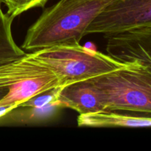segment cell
Returning <instances> with one entry per match:
<instances>
[{"instance_id": "6da1fadb", "label": "cell", "mask_w": 151, "mask_h": 151, "mask_svg": "<svg viewBox=\"0 0 151 151\" xmlns=\"http://www.w3.org/2000/svg\"><path fill=\"white\" fill-rule=\"evenodd\" d=\"M113 0H60L28 29L22 48L38 50L80 44L91 22Z\"/></svg>"}, {"instance_id": "7a4b0ae2", "label": "cell", "mask_w": 151, "mask_h": 151, "mask_svg": "<svg viewBox=\"0 0 151 151\" xmlns=\"http://www.w3.org/2000/svg\"><path fill=\"white\" fill-rule=\"evenodd\" d=\"M106 111L136 112L151 116V71L137 63L91 78Z\"/></svg>"}, {"instance_id": "3957f363", "label": "cell", "mask_w": 151, "mask_h": 151, "mask_svg": "<svg viewBox=\"0 0 151 151\" xmlns=\"http://www.w3.org/2000/svg\"><path fill=\"white\" fill-rule=\"evenodd\" d=\"M32 55L56 74L61 87L109 73L126 64L80 44L47 47L35 50Z\"/></svg>"}, {"instance_id": "277c9868", "label": "cell", "mask_w": 151, "mask_h": 151, "mask_svg": "<svg viewBox=\"0 0 151 151\" xmlns=\"http://www.w3.org/2000/svg\"><path fill=\"white\" fill-rule=\"evenodd\" d=\"M61 87L53 71L34 58L32 53L0 65V88L8 89L0 106L16 109L32 97Z\"/></svg>"}, {"instance_id": "5b68a950", "label": "cell", "mask_w": 151, "mask_h": 151, "mask_svg": "<svg viewBox=\"0 0 151 151\" xmlns=\"http://www.w3.org/2000/svg\"><path fill=\"white\" fill-rule=\"evenodd\" d=\"M151 23V0H113L91 22L88 34L119 33Z\"/></svg>"}, {"instance_id": "8992f818", "label": "cell", "mask_w": 151, "mask_h": 151, "mask_svg": "<svg viewBox=\"0 0 151 151\" xmlns=\"http://www.w3.org/2000/svg\"><path fill=\"white\" fill-rule=\"evenodd\" d=\"M108 55L123 63L137 62L151 71V23L106 35Z\"/></svg>"}, {"instance_id": "52a82bcc", "label": "cell", "mask_w": 151, "mask_h": 151, "mask_svg": "<svg viewBox=\"0 0 151 151\" xmlns=\"http://www.w3.org/2000/svg\"><path fill=\"white\" fill-rule=\"evenodd\" d=\"M55 104L69 108L79 114L106 111L101 95L91 79L60 87Z\"/></svg>"}, {"instance_id": "ba28073f", "label": "cell", "mask_w": 151, "mask_h": 151, "mask_svg": "<svg viewBox=\"0 0 151 151\" xmlns=\"http://www.w3.org/2000/svg\"><path fill=\"white\" fill-rule=\"evenodd\" d=\"M78 125L80 127L92 128H144L151 127V116H134L114 113L109 111H103L95 113L80 114L78 117Z\"/></svg>"}, {"instance_id": "9c48e42d", "label": "cell", "mask_w": 151, "mask_h": 151, "mask_svg": "<svg viewBox=\"0 0 151 151\" xmlns=\"http://www.w3.org/2000/svg\"><path fill=\"white\" fill-rule=\"evenodd\" d=\"M13 19L1 10L0 4V65L20 58L26 53L18 47L12 34Z\"/></svg>"}, {"instance_id": "30bf717a", "label": "cell", "mask_w": 151, "mask_h": 151, "mask_svg": "<svg viewBox=\"0 0 151 151\" xmlns=\"http://www.w3.org/2000/svg\"><path fill=\"white\" fill-rule=\"evenodd\" d=\"M49 0H0L7 8V14L15 19L24 12L35 7H43Z\"/></svg>"}, {"instance_id": "8fae6325", "label": "cell", "mask_w": 151, "mask_h": 151, "mask_svg": "<svg viewBox=\"0 0 151 151\" xmlns=\"http://www.w3.org/2000/svg\"><path fill=\"white\" fill-rule=\"evenodd\" d=\"M59 88H55V89L50 90V91H46V92L42 93V94H38L35 97H32L31 99L28 100L20 107H29L32 109H39V108L44 107L50 104H55L56 98H57L58 92ZM56 106V105H55Z\"/></svg>"}, {"instance_id": "7c38bea8", "label": "cell", "mask_w": 151, "mask_h": 151, "mask_svg": "<svg viewBox=\"0 0 151 151\" xmlns=\"http://www.w3.org/2000/svg\"><path fill=\"white\" fill-rule=\"evenodd\" d=\"M13 110H14L13 108L10 107V106H0V118L5 116L6 114L10 113V112L12 111Z\"/></svg>"}, {"instance_id": "4fadbf2b", "label": "cell", "mask_w": 151, "mask_h": 151, "mask_svg": "<svg viewBox=\"0 0 151 151\" xmlns=\"http://www.w3.org/2000/svg\"><path fill=\"white\" fill-rule=\"evenodd\" d=\"M8 89L6 88H0V100L7 94Z\"/></svg>"}]
</instances>
